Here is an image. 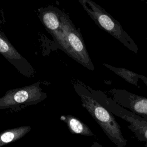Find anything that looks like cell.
Masks as SVG:
<instances>
[{
	"label": "cell",
	"mask_w": 147,
	"mask_h": 147,
	"mask_svg": "<svg viewBox=\"0 0 147 147\" xmlns=\"http://www.w3.org/2000/svg\"><path fill=\"white\" fill-rule=\"evenodd\" d=\"M91 147H104L103 145H102L101 144H100L99 142H94L92 145Z\"/></svg>",
	"instance_id": "cell-13"
},
{
	"label": "cell",
	"mask_w": 147,
	"mask_h": 147,
	"mask_svg": "<svg viewBox=\"0 0 147 147\" xmlns=\"http://www.w3.org/2000/svg\"><path fill=\"white\" fill-rule=\"evenodd\" d=\"M139 78L141 79L143 82L147 86V77L144 76V75H139Z\"/></svg>",
	"instance_id": "cell-12"
},
{
	"label": "cell",
	"mask_w": 147,
	"mask_h": 147,
	"mask_svg": "<svg viewBox=\"0 0 147 147\" xmlns=\"http://www.w3.org/2000/svg\"><path fill=\"white\" fill-rule=\"evenodd\" d=\"M61 22L65 39L63 51L83 67L90 71H94V65L80 31L64 12L61 17Z\"/></svg>",
	"instance_id": "cell-4"
},
{
	"label": "cell",
	"mask_w": 147,
	"mask_h": 147,
	"mask_svg": "<svg viewBox=\"0 0 147 147\" xmlns=\"http://www.w3.org/2000/svg\"><path fill=\"white\" fill-rule=\"evenodd\" d=\"M90 90L96 99L114 115L127 122V127L134 134L137 139L144 143L147 147V121L130 110L117 104L111 97L102 91L95 90L90 87Z\"/></svg>",
	"instance_id": "cell-5"
},
{
	"label": "cell",
	"mask_w": 147,
	"mask_h": 147,
	"mask_svg": "<svg viewBox=\"0 0 147 147\" xmlns=\"http://www.w3.org/2000/svg\"><path fill=\"white\" fill-rule=\"evenodd\" d=\"M40 84L38 81L30 85L7 91L0 98V110L9 109L10 112H17L42 102L48 96L42 91Z\"/></svg>",
	"instance_id": "cell-3"
},
{
	"label": "cell",
	"mask_w": 147,
	"mask_h": 147,
	"mask_svg": "<svg viewBox=\"0 0 147 147\" xmlns=\"http://www.w3.org/2000/svg\"></svg>",
	"instance_id": "cell-14"
},
{
	"label": "cell",
	"mask_w": 147,
	"mask_h": 147,
	"mask_svg": "<svg viewBox=\"0 0 147 147\" xmlns=\"http://www.w3.org/2000/svg\"><path fill=\"white\" fill-rule=\"evenodd\" d=\"M0 54L23 76L32 78L36 71L33 67L13 47L6 36L0 30Z\"/></svg>",
	"instance_id": "cell-7"
},
{
	"label": "cell",
	"mask_w": 147,
	"mask_h": 147,
	"mask_svg": "<svg viewBox=\"0 0 147 147\" xmlns=\"http://www.w3.org/2000/svg\"><path fill=\"white\" fill-rule=\"evenodd\" d=\"M109 93L117 104L147 121V98L125 89L112 88Z\"/></svg>",
	"instance_id": "cell-8"
},
{
	"label": "cell",
	"mask_w": 147,
	"mask_h": 147,
	"mask_svg": "<svg viewBox=\"0 0 147 147\" xmlns=\"http://www.w3.org/2000/svg\"><path fill=\"white\" fill-rule=\"evenodd\" d=\"M73 86L80 98L82 107L95 119L109 139L117 147L126 146L127 141L122 136L121 126L114 115L96 99L90 87L79 80L73 83Z\"/></svg>",
	"instance_id": "cell-1"
},
{
	"label": "cell",
	"mask_w": 147,
	"mask_h": 147,
	"mask_svg": "<svg viewBox=\"0 0 147 147\" xmlns=\"http://www.w3.org/2000/svg\"><path fill=\"white\" fill-rule=\"evenodd\" d=\"M91 19L102 29L119 40L130 51L137 54L138 47L133 40L115 20L100 6L91 0H78Z\"/></svg>",
	"instance_id": "cell-2"
},
{
	"label": "cell",
	"mask_w": 147,
	"mask_h": 147,
	"mask_svg": "<svg viewBox=\"0 0 147 147\" xmlns=\"http://www.w3.org/2000/svg\"><path fill=\"white\" fill-rule=\"evenodd\" d=\"M103 65H105L106 68H109L113 72H114L115 74H116L119 76L123 78L125 80H126L127 82L137 87H140L138 81L139 78V74L135 73L133 71H131L129 69H127L121 67H114L110 65H109L107 64L103 63Z\"/></svg>",
	"instance_id": "cell-11"
},
{
	"label": "cell",
	"mask_w": 147,
	"mask_h": 147,
	"mask_svg": "<svg viewBox=\"0 0 147 147\" xmlns=\"http://www.w3.org/2000/svg\"><path fill=\"white\" fill-rule=\"evenodd\" d=\"M32 129L29 126L9 129L0 133V147L21 139Z\"/></svg>",
	"instance_id": "cell-10"
},
{
	"label": "cell",
	"mask_w": 147,
	"mask_h": 147,
	"mask_svg": "<svg viewBox=\"0 0 147 147\" xmlns=\"http://www.w3.org/2000/svg\"><path fill=\"white\" fill-rule=\"evenodd\" d=\"M60 119L67 124L71 134L86 136H93L94 135L86 124L74 115H62Z\"/></svg>",
	"instance_id": "cell-9"
},
{
	"label": "cell",
	"mask_w": 147,
	"mask_h": 147,
	"mask_svg": "<svg viewBox=\"0 0 147 147\" xmlns=\"http://www.w3.org/2000/svg\"><path fill=\"white\" fill-rule=\"evenodd\" d=\"M63 14V11L53 6L43 7L38 9V17L41 22L58 44L60 49L63 51L65 39L62 28Z\"/></svg>",
	"instance_id": "cell-6"
}]
</instances>
